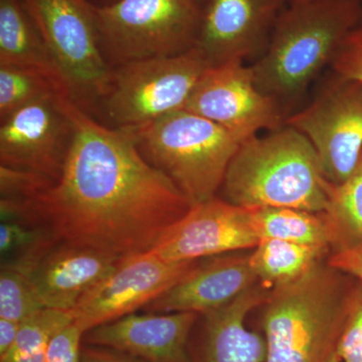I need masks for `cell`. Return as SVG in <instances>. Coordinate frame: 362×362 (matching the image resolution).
Instances as JSON below:
<instances>
[{"instance_id": "18", "label": "cell", "mask_w": 362, "mask_h": 362, "mask_svg": "<svg viewBox=\"0 0 362 362\" xmlns=\"http://www.w3.org/2000/svg\"><path fill=\"white\" fill-rule=\"evenodd\" d=\"M270 289L259 283L230 304L202 314L190 338V362H265V338L246 327L247 315L262 306Z\"/></svg>"}, {"instance_id": "31", "label": "cell", "mask_w": 362, "mask_h": 362, "mask_svg": "<svg viewBox=\"0 0 362 362\" xmlns=\"http://www.w3.org/2000/svg\"><path fill=\"white\" fill-rule=\"evenodd\" d=\"M80 362H141L122 352L83 343Z\"/></svg>"}, {"instance_id": "32", "label": "cell", "mask_w": 362, "mask_h": 362, "mask_svg": "<svg viewBox=\"0 0 362 362\" xmlns=\"http://www.w3.org/2000/svg\"><path fill=\"white\" fill-rule=\"evenodd\" d=\"M20 327L21 324L0 318V357L6 356L13 347Z\"/></svg>"}, {"instance_id": "33", "label": "cell", "mask_w": 362, "mask_h": 362, "mask_svg": "<svg viewBox=\"0 0 362 362\" xmlns=\"http://www.w3.org/2000/svg\"><path fill=\"white\" fill-rule=\"evenodd\" d=\"M88 2L94 7H105L111 6L114 2L118 1V0H87Z\"/></svg>"}, {"instance_id": "16", "label": "cell", "mask_w": 362, "mask_h": 362, "mask_svg": "<svg viewBox=\"0 0 362 362\" xmlns=\"http://www.w3.org/2000/svg\"><path fill=\"white\" fill-rule=\"evenodd\" d=\"M199 317L194 312L132 313L88 331L83 343L141 362H190V338Z\"/></svg>"}, {"instance_id": "9", "label": "cell", "mask_w": 362, "mask_h": 362, "mask_svg": "<svg viewBox=\"0 0 362 362\" xmlns=\"http://www.w3.org/2000/svg\"><path fill=\"white\" fill-rule=\"evenodd\" d=\"M315 149L324 177L341 183L362 157V84L330 71L308 104L286 118Z\"/></svg>"}, {"instance_id": "13", "label": "cell", "mask_w": 362, "mask_h": 362, "mask_svg": "<svg viewBox=\"0 0 362 362\" xmlns=\"http://www.w3.org/2000/svg\"><path fill=\"white\" fill-rule=\"evenodd\" d=\"M259 242L254 209L216 197L192 206L148 252L166 261H195L254 249Z\"/></svg>"}, {"instance_id": "3", "label": "cell", "mask_w": 362, "mask_h": 362, "mask_svg": "<svg viewBox=\"0 0 362 362\" xmlns=\"http://www.w3.org/2000/svg\"><path fill=\"white\" fill-rule=\"evenodd\" d=\"M354 281L326 259L273 288L262 305L265 362H328L337 352Z\"/></svg>"}, {"instance_id": "10", "label": "cell", "mask_w": 362, "mask_h": 362, "mask_svg": "<svg viewBox=\"0 0 362 362\" xmlns=\"http://www.w3.org/2000/svg\"><path fill=\"white\" fill-rule=\"evenodd\" d=\"M185 109L218 124L240 143L283 127L287 118L277 102L259 89L251 66L240 61L207 69Z\"/></svg>"}, {"instance_id": "35", "label": "cell", "mask_w": 362, "mask_h": 362, "mask_svg": "<svg viewBox=\"0 0 362 362\" xmlns=\"http://www.w3.org/2000/svg\"><path fill=\"white\" fill-rule=\"evenodd\" d=\"M328 362H342L341 359L339 358V356H337V352L331 356V358Z\"/></svg>"}, {"instance_id": "11", "label": "cell", "mask_w": 362, "mask_h": 362, "mask_svg": "<svg viewBox=\"0 0 362 362\" xmlns=\"http://www.w3.org/2000/svg\"><path fill=\"white\" fill-rule=\"evenodd\" d=\"M195 261L170 262L150 254L123 259L71 311L85 332L145 308L197 266Z\"/></svg>"}, {"instance_id": "19", "label": "cell", "mask_w": 362, "mask_h": 362, "mask_svg": "<svg viewBox=\"0 0 362 362\" xmlns=\"http://www.w3.org/2000/svg\"><path fill=\"white\" fill-rule=\"evenodd\" d=\"M0 66L44 74L68 97L44 35L25 0H0Z\"/></svg>"}, {"instance_id": "17", "label": "cell", "mask_w": 362, "mask_h": 362, "mask_svg": "<svg viewBox=\"0 0 362 362\" xmlns=\"http://www.w3.org/2000/svg\"><path fill=\"white\" fill-rule=\"evenodd\" d=\"M250 252H226L201 259L180 282L145 307L150 313L206 314L237 299L259 284Z\"/></svg>"}, {"instance_id": "24", "label": "cell", "mask_w": 362, "mask_h": 362, "mask_svg": "<svg viewBox=\"0 0 362 362\" xmlns=\"http://www.w3.org/2000/svg\"><path fill=\"white\" fill-rule=\"evenodd\" d=\"M65 95L44 74L13 66H0V121L26 105L52 96Z\"/></svg>"}, {"instance_id": "28", "label": "cell", "mask_w": 362, "mask_h": 362, "mask_svg": "<svg viewBox=\"0 0 362 362\" xmlns=\"http://www.w3.org/2000/svg\"><path fill=\"white\" fill-rule=\"evenodd\" d=\"M330 71L362 84V20L343 40Z\"/></svg>"}, {"instance_id": "7", "label": "cell", "mask_w": 362, "mask_h": 362, "mask_svg": "<svg viewBox=\"0 0 362 362\" xmlns=\"http://www.w3.org/2000/svg\"><path fill=\"white\" fill-rule=\"evenodd\" d=\"M40 28L69 99L90 114L110 86L94 6L87 0H25Z\"/></svg>"}, {"instance_id": "30", "label": "cell", "mask_w": 362, "mask_h": 362, "mask_svg": "<svg viewBox=\"0 0 362 362\" xmlns=\"http://www.w3.org/2000/svg\"><path fill=\"white\" fill-rule=\"evenodd\" d=\"M327 262L333 268L362 282V240L331 252Z\"/></svg>"}, {"instance_id": "14", "label": "cell", "mask_w": 362, "mask_h": 362, "mask_svg": "<svg viewBox=\"0 0 362 362\" xmlns=\"http://www.w3.org/2000/svg\"><path fill=\"white\" fill-rule=\"evenodd\" d=\"M287 6L285 0H209L194 49L209 68L262 56Z\"/></svg>"}, {"instance_id": "21", "label": "cell", "mask_w": 362, "mask_h": 362, "mask_svg": "<svg viewBox=\"0 0 362 362\" xmlns=\"http://www.w3.org/2000/svg\"><path fill=\"white\" fill-rule=\"evenodd\" d=\"M331 252L327 247L263 239L252 249L250 262L259 282L272 290L302 277L312 267L328 258Z\"/></svg>"}, {"instance_id": "27", "label": "cell", "mask_w": 362, "mask_h": 362, "mask_svg": "<svg viewBox=\"0 0 362 362\" xmlns=\"http://www.w3.org/2000/svg\"><path fill=\"white\" fill-rule=\"evenodd\" d=\"M54 181L23 169L0 165L1 199L32 201L51 187Z\"/></svg>"}, {"instance_id": "26", "label": "cell", "mask_w": 362, "mask_h": 362, "mask_svg": "<svg viewBox=\"0 0 362 362\" xmlns=\"http://www.w3.org/2000/svg\"><path fill=\"white\" fill-rule=\"evenodd\" d=\"M337 354L342 362H362V282L356 279L347 302Z\"/></svg>"}, {"instance_id": "4", "label": "cell", "mask_w": 362, "mask_h": 362, "mask_svg": "<svg viewBox=\"0 0 362 362\" xmlns=\"http://www.w3.org/2000/svg\"><path fill=\"white\" fill-rule=\"evenodd\" d=\"M320 162L310 141L291 126L240 143L226 170L221 199L235 206L325 211Z\"/></svg>"}, {"instance_id": "6", "label": "cell", "mask_w": 362, "mask_h": 362, "mask_svg": "<svg viewBox=\"0 0 362 362\" xmlns=\"http://www.w3.org/2000/svg\"><path fill=\"white\" fill-rule=\"evenodd\" d=\"M94 13L102 52L113 68L194 49L202 9L194 0H118Z\"/></svg>"}, {"instance_id": "23", "label": "cell", "mask_w": 362, "mask_h": 362, "mask_svg": "<svg viewBox=\"0 0 362 362\" xmlns=\"http://www.w3.org/2000/svg\"><path fill=\"white\" fill-rule=\"evenodd\" d=\"M74 320L71 311L45 308L21 324L18 337L0 362H45L52 337Z\"/></svg>"}, {"instance_id": "1", "label": "cell", "mask_w": 362, "mask_h": 362, "mask_svg": "<svg viewBox=\"0 0 362 362\" xmlns=\"http://www.w3.org/2000/svg\"><path fill=\"white\" fill-rule=\"evenodd\" d=\"M74 138L59 180L30 202L33 225L62 242L121 257L150 251L192 204L143 157L126 128H109L65 98Z\"/></svg>"}, {"instance_id": "36", "label": "cell", "mask_w": 362, "mask_h": 362, "mask_svg": "<svg viewBox=\"0 0 362 362\" xmlns=\"http://www.w3.org/2000/svg\"><path fill=\"white\" fill-rule=\"evenodd\" d=\"M286 4H294V2L307 1V0H285Z\"/></svg>"}, {"instance_id": "15", "label": "cell", "mask_w": 362, "mask_h": 362, "mask_svg": "<svg viewBox=\"0 0 362 362\" xmlns=\"http://www.w3.org/2000/svg\"><path fill=\"white\" fill-rule=\"evenodd\" d=\"M125 258L57 240L37 256L11 268L25 274L45 308L73 311Z\"/></svg>"}, {"instance_id": "5", "label": "cell", "mask_w": 362, "mask_h": 362, "mask_svg": "<svg viewBox=\"0 0 362 362\" xmlns=\"http://www.w3.org/2000/svg\"><path fill=\"white\" fill-rule=\"evenodd\" d=\"M126 129L143 157L170 178L192 206L218 197L240 145L218 124L185 109Z\"/></svg>"}, {"instance_id": "12", "label": "cell", "mask_w": 362, "mask_h": 362, "mask_svg": "<svg viewBox=\"0 0 362 362\" xmlns=\"http://www.w3.org/2000/svg\"><path fill=\"white\" fill-rule=\"evenodd\" d=\"M66 97L42 98L0 121V165L59 180L74 138Z\"/></svg>"}, {"instance_id": "20", "label": "cell", "mask_w": 362, "mask_h": 362, "mask_svg": "<svg viewBox=\"0 0 362 362\" xmlns=\"http://www.w3.org/2000/svg\"><path fill=\"white\" fill-rule=\"evenodd\" d=\"M254 223L259 240L276 239L327 247L332 252L337 247V230L325 211L259 207L254 209Z\"/></svg>"}, {"instance_id": "2", "label": "cell", "mask_w": 362, "mask_h": 362, "mask_svg": "<svg viewBox=\"0 0 362 362\" xmlns=\"http://www.w3.org/2000/svg\"><path fill=\"white\" fill-rule=\"evenodd\" d=\"M362 20V0H307L285 6L265 52L250 64L255 82L286 116L300 108L312 83L331 66Z\"/></svg>"}, {"instance_id": "34", "label": "cell", "mask_w": 362, "mask_h": 362, "mask_svg": "<svg viewBox=\"0 0 362 362\" xmlns=\"http://www.w3.org/2000/svg\"><path fill=\"white\" fill-rule=\"evenodd\" d=\"M195 4H197V6H199L202 7V9L204 8V6L209 2V0H194Z\"/></svg>"}, {"instance_id": "22", "label": "cell", "mask_w": 362, "mask_h": 362, "mask_svg": "<svg viewBox=\"0 0 362 362\" xmlns=\"http://www.w3.org/2000/svg\"><path fill=\"white\" fill-rule=\"evenodd\" d=\"M325 214L337 233L334 251L362 240V157L356 170L341 183L324 180Z\"/></svg>"}, {"instance_id": "25", "label": "cell", "mask_w": 362, "mask_h": 362, "mask_svg": "<svg viewBox=\"0 0 362 362\" xmlns=\"http://www.w3.org/2000/svg\"><path fill=\"white\" fill-rule=\"evenodd\" d=\"M45 309L25 274L1 266L0 272V318L21 324Z\"/></svg>"}, {"instance_id": "29", "label": "cell", "mask_w": 362, "mask_h": 362, "mask_svg": "<svg viewBox=\"0 0 362 362\" xmlns=\"http://www.w3.org/2000/svg\"><path fill=\"white\" fill-rule=\"evenodd\" d=\"M85 334V330L71 321L52 337L45 362H80Z\"/></svg>"}, {"instance_id": "8", "label": "cell", "mask_w": 362, "mask_h": 362, "mask_svg": "<svg viewBox=\"0 0 362 362\" xmlns=\"http://www.w3.org/2000/svg\"><path fill=\"white\" fill-rule=\"evenodd\" d=\"M209 69L197 49L113 66L100 106L115 128H133L182 110Z\"/></svg>"}]
</instances>
